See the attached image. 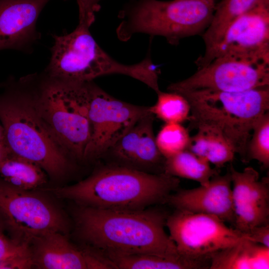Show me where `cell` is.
Instances as JSON below:
<instances>
[{
	"instance_id": "1",
	"label": "cell",
	"mask_w": 269,
	"mask_h": 269,
	"mask_svg": "<svg viewBox=\"0 0 269 269\" xmlns=\"http://www.w3.org/2000/svg\"><path fill=\"white\" fill-rule=\"evenodd\" d=\"M74 233L82 244L102 252L180 255L167 234L168 214L154 208L107 209L75 204Z\"/></svg>"
},
{
	"instance_id": "2",
	"label": "cell",
	"mask_w": 269,
	"mask_h": 269,
	"mask_svg": "<svg viewBox=\"0 0 269 269\" xmlns=\"http://www.w3.org/2000/svg\"><path fill=\"white\" fill-rule=\"evenodd\" d=\"M178 178L108 163L74 184L42 188L57 198L96 208L137 210L164 204L178 189Z\"/></svg>"
},
{
	"instance_id": "3",
	"label": "cell",
	"mask_w": 269,
	"mask_h": 269,
	"mask_svg": "<svg viewBox=\"0 0 269 269\" xmlns=\"http://www.w3.org/2000/svg\"><path fill=\"white\" fill-rule=\"evenodd\" d=\"M91 25L79 21L71 33L53 35L51 56L45 70L49 78L86 82L104 75L122 74L143 83L155 92L159 90L158 71L149 55L135 64L120 63L98 44L90 32Z\"/></svg>"
},
{
	"instance_id": "4",
	"label": "cell",
	"mask_w": 269,
	"mask_h": 269,
	"mask_svg": "<svg viewBox=\"0 0 269 269\" xmlns=\"http://www.w3.org/2000/svg\"><path fill=\"white\" fill-rule=\"evenodd\" d=\"M33 94L11 92L0 97L4 142L12 154L36 163L51 178L59 179L70 168L69 154L36 111Z\"/></svg>"
},
{
	"instance_id": "5",
	"label": "cell",
	"mask_w": 269,
	"mask_h": 269,
	"mask_svg": "<svg viewBox=\"0 0 269 269\" xmlns=\"http://www.w3.org/2000/svg\"><path fill=\"white\" fill-rule=\"evenodd\" d=\"M190 106L191 127L206 126L220 133L243 161L253 125L269 110V86L226 92L196 91L179 94Z\"/></svg>"
},
{
	"instance_id": "6",
	"label": "cell",
	"mask_w": 269,
	"mask_h": 269,
	"mask_svg": "<svg viewBox=\"0 0 269 269\" xmlns=\"http://www.w3.org/2000/svg\"><path fill=\"white\" fill-rule=\"evenodd\" d=\"M92 82H66L47 77L32 97L36 111L51 132L69 155L80 160L91 134Z\"/></svg>"
},
{
	"instance_id": "7",
	"label": "cell",
	"mask_w": 269,
	"mask_h": 269,
	"mask_svg": "<svg viewBox=\"0 0 269 269\" xmlns=\"http://www.w3.org/2000/svg\"><path fill=\"white\" fill-rule=\"evenodd\" d=\"M216 0H140L117 29L118 38L127 41L137 33L161 36L176 45L199 34L210 23Z\"/></svg>"
},
{
	"instance_id": "8",
	"label": "cell",
	"mask_w": 269,
	"mask_h": 269,
	"mask_svg": "<svg viewBox=\"0 0 269 269\" xmlns=\"http://www.w3.org/2000/svg\"><path fill=\"white\" fill-rule=\"evenodd\" d=\"M0 225L11 239L28 245L49 232L68 235L71 227L62 208L43 191L19 189L0 177Z\"/></svg>"
},
{
	"instance_id": "9",
	"label": "cell",
	"mask_w": 269,
	"mask_h": 269,
	"mask_svg": "<svg viewBox=\"0 0 269 269\" xmlns=\"http://www.w3.org/2000/svg\"><path fill=\"white\" fill-rule=\"evenodd\" d=\"M165 226L178 253L195 260H210L212 254L248 238L216 216L178 209L168 215Z\"/></svg>"
},
{
	"instance_id": "10",
	"label": "cell",
	"mask_w": 269,
	"mask_h": 269,
	"mask_svg": "<svg viewBox=\"0 0 269 269\" xmlns=\"http://www.w3.org/2000/svg\"><path fill=\"white\" fill-rule=\"evenodd\" d=\"M149 113V107L119 100L92 81L89 110L91 134L83 160L103 157L140 118Z\"/></svg>"
},
{
	"instance_id": "11",
	"label": "cell",
	"mask_w": 269,
	"mask_h": 269,
	"mask_svg": "<svg viewBox=\"0 0 269 269\" xmlns=\"http://www.w3.org/2000/svg\"><path fill=\"white\" fill-rule=\"evenodd\" d=\"M269 86V64L217 57L190 77L167 87L182 94L196 91L241 92Z\"/></svg>"
},
{
	"instance_id": "12",
	"label": "cell",
	"mask_w": 269,
	"mask_h": 269,
	"mask_svg": "<svg viewBox=\"0 0 269 269\" xmlns=\"http://www.w3.org/2000/svg\"><path fill=\"white\" fill-rule=\"evenodd\" d=\"M221 57L269 64V0L244 13L230 25L208 63Z\"/></svg>"
},
{
	"instance_id": "13",
	"label": "cell",
	"mask_w": 269,
	"mask_h": 269,
	"mask_svg": "<svg viewBox=\"0 0 269 269\" xmlns=\"http://www.w3.org/2000/svg\"><path fill=\"white\" fill-rule=\"evenodd\" d=\"M33 268L40 269H115L104 253L87 245L72 243L68 235L45 233L29 244Z\"/></svg>"
},
{
	"instance_id": "14",
	"label": "cell",
	"mask_w": 269,
	"mask_h": 269,
	"mask_svg": "<svg viewBox=\"0 0 269 269\" xmlns=\"http://www.w3.org/2000/svg\"><path fill=\"white\" fill-rule=\"evenodd\" d=\"M154 116L140 118L105 154L110 163L153 174L164 173L165 158L156 145Z\"/></svg>"
},
{
	"instance_id": "15",
	"label": "cell",
	"mask_w": 269,
	"mask_h": 269,
	"mask_svg": "<svg viewBox=\"0 0 269 269\" xmlns=\"http://www.w3.org/2000/svg\"><path fill=\"white\" fill-rule=\"evenodd\" d=\"M230 174L235 211L234 226L245 234L253 228L269 223V178L260 180L252 167L238 171L231 165Z\"/></svg>"
},
{
	"instance_id": "16",
	"label": "cell",
	"mask_w": 269,
	"mask_h": 269,
	"mask_svg": "<svg viewBox=\"0 0 269 269\" xmlns=\"http://www.w3.org/2000/svg\"><path fill=\"white\" fill-rule=\"evenodd\" d=\"M165 203L175 209L213 215L234 225L232 181L229 171L213 176L205 185L177 189L168 196Z\"/></svg>"
},
{
	"instance_id": "17",
	"label": "cell",
	"mask_w": 269,
	"mask_h": 269,
	"mask_svg": "<svg viewBox=\"0 0 269 269\" xmlns=\"http://www.w3.org/2000/svg\"><path fill=\"white\" fill-rule=\"evenodd\" d=\"M50 0H0V50H29L40 38L36 23Z\"/></svg>"
},
{
	"instance_id": "18",
	"label": "cell",
	"mask_w": 269,
	"mask_h": 269,
	"mask_svg": "<svg viewBox=\"0 0 269 269\" xmlns=\"http://www.w3.org/2000/svg\"><path fill=\"white\" fill-rule=\"evenodd\" d=\"M266 0H222L216 4L210 24L203 34L204 55L195 61L198 68L206 65L230 25L241 15Z\"/></svg>"
},
{
	"instance_id": "19",
	"label": "cell",
	"mask_w": 269,
	"mask_h": 269,
	"mask_svg": "<svg viewBox=\"0 0 269 269\" xmlns=\"http://www.w3.org/2000/svg\"><path fill=\"white\" fill-rule=\"evenodd\" d=\"M210 269H268L269 248L245 238L212 254Z\"/></svg>"
},
{
	"instance_id": "20",
	"label": "cell",
	"mask_w": 269,
	"mask_h": 269,
	"mask_svg": "<svg viewBox=\"0 0 269 269\" xmlns=\"http://www.w3.org/2000/svg\"><path fill=\"white\" fill-rule=\"evenodd\" d=\"M104 253L115 269H209L210 265L209 260H195L181 255L164 256L147 253Z\"/></svg>"
},
{
	"instance_id": "21",
	"label": "cell",
	"mask_w": 269,
	"mask_h": 269,
	"mask_svg": "<svg viewBox=\"0 0 269 269\" xmlns=\"http://www.w3.org/2000/svg\"><path fill=\"white\" fill-rule=\"evenodd\" d=\"M196 128L197 132L190 136L187 149L213 164L217 169L233 160L236 152L220 133L206 126Z\"/></svg>"
},
{
	"instance_id": "22",
	"label": "cell",
	"mask_w": 269,
	"mask_h": 269,
	"mask_svg": "<svg viewBox=\"0 0 269 269\" xmlns=\"http://www.w3.org/2000/svg\"><path fill=\"white\" fill-rule=\"evenodd\" d=\"M0 177L12 186L23 190L39 188L47 182V174L36 163L11 154L0 164Z\"/></svg>"
},
{
	"instance_id": "23",
	"label": "cell",
	"mask_w": 269,
	"mask_h": 269,
	"mask_svg": "<svg viewBox=\"0 0 269 269\" xmlns=\"http://www.w3.org/2000/svg\"><path fill=\"white\" fill-rule=\"evenodd\" d=\"M164 173L205 185L218 174V170L212 168L205 159L186 149L165 158Z\"/></svg>"
},
{
	"instance_id": "24",
	"label": "cell",
	"mask_w": 269,
	"mask_h": 269,
	"mask_svg": "<svg viewBox=\"0 0 269 269\" xmlns=\"http://www.w3.org/2000/svg\"><path fill=\"white\" fill-rule=\"evenodd\" d=\"M155 104L149 107L154 117L165 123H178L189 120L190 106L187 100L182 95L173 92L157 93Z\"/></svg>"
},
{
	"instance_id": "25",
	"label": "cell",
	"mask_w": 269,
	"mask_h": 269,
	"mask_svg": "<svg viewBox=\"0 0 269 269\" xmlns=\"http://www.w3.org/2000/svg\"><path fill=\"white\" fill-rule=\"evenodd\" d=\"M33 268L29 245L16 242L0 231V269Z\"/></svg>"
},
{
	"instance_id": "26",
	"label": "cell",
	"mask_w": 269,
	"mask_h": 269,
	"mask_svg": "<svg viewBox=\"0 0 269 269\" xmlns=\"http://www.w3.org/2000/svg\"><path fill=\"white\" fill-rule=\"evenodd\" d=\"M247 160H256L263 168L269 167V113L254 123L247 149Z\"/></svg>"
},
{
	"instance_id": "27",
	"label": "cell",
	"mask_w": 269,
	"mask_h": 269,
	"mask_svg": "<svg viewBox=\"0 0 269 269\" xmlns=\"http://www.w3.org/2000/svg\"><path fill=\"white\" fill-rule=\"evenodd\" d=\"M190 138L188 130L181 124L165 123L155 140L159 151L167 158L187 149Z\"/></svg>"
},
{
	"instance_id": "28",
	"label": "cell",
	"mask_w": 269,
	"mask_h": 269,
	"mask_svg": "<svg viewBox=\"0 0 269 269\" xmlns=\"http://www.w3.org/2000/svg\"><path fill=\"white\" fill-rule=\"evenodd\" d=\"M79 8V21L92 24L95 20V13L99 9L101 0H76Z\"/></svg>"
},
{
	"instance_id": "29",
	"label": "cell",
	"mask_w": 269,
	"mask_h": 269,
	"mask_svg": "<svg viewBox=\"0 0 269 269\" xmlns=\"http://www.w3.org/2000/svg\"><path fill=\"white\" fill-rule=\"evenodd\" d=\"M245 235L252 241L269 248V223L255 227Z\"/></svg>"
},
{
	"instance_id": "30",
	"label": "cell",
	"mask_w": 269,
	"mask_h": 269,
	"mask_svg": "<svg viewBox=\"0 0 269 269\" xmlns=\"http://www.w3.org/2000/svg\"><path fill=\"white\" fill-rule=\"evenodd\" d=\"M11 154L4 141L0 142V164Z\"/></svg>"
},
{
	"instance_id": "31",
	"label": "cell",
	"mask_w": 269,
	"mask_h": 269,
	"mask_svg": "<svg viewBox=\"0 0 269 269\" xmlns=\"http://www.w3.org/2000/svg\"><path fill=\"white\" fill-rule=\"evenodd\" d=\"M1 141H4V133L2 126L0 125V142Z\"/></svg>"
},
{
	"instance_id": "32",
	"label": "cell",
	"mask_w": 269,
	"mask_h": 269,
	"mask_svg": "<svg viewBox=\"0 0 269 269\" xmlns=\"http://www.w3.org/2000/svg\"><path fill=\"white\" fill-rule=\"evenodd\" d=\"M0 230H3L2 229V228H1V227L0 225Z\"/></svg>"
}]
</instances>
